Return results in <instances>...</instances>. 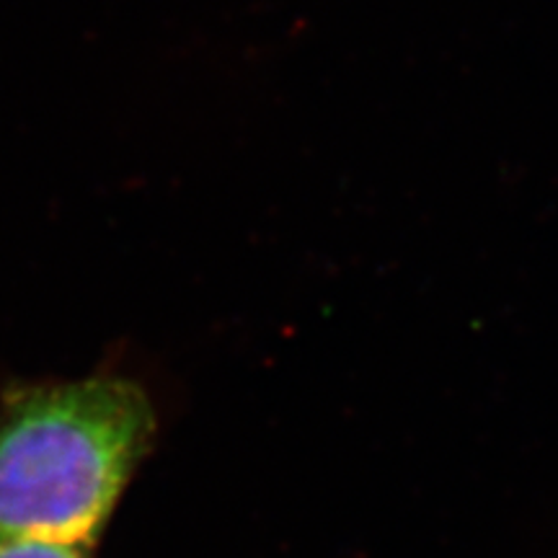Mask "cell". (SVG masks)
Wrapping results in <instances>:
<instances>
[{
    "instance_id": "obj_1",
    "label": "cell",
    "mask_w": 558,
    "mask_h": 558,
    "mask_svg": "<svg viewBox=\"0 0 558 558\" xmlns=\"http://www.w3.org/2000/svg\"><path fill=\"white\" fill-rule=\"evenodd\" d=\"M153 437L148 390L124 375L9 390L0 407V546L88 550Z\"/></svg>"
},
{
    "instance_id": "obj_2",
    "label": "cell",
    "mask_w": 558,
    "mask_h": 558,
    "mask_svg": "<svg viewBox=\"0 0 558 558\" xmlns=\"http://www.w3.org/2000/svg\"><path fill=\"white\" fill-rule=\"evenodd\" d=\"M0 558H90L88 550L54 546V543H5Z\"/></svg>"
}]
</instances>
